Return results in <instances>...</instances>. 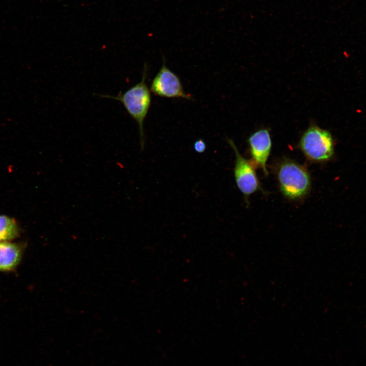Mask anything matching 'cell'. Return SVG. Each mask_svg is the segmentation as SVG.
<instances>
[{"instance_id":"obj_1","label":"cell","mask_w":366,"mask_h":366,"mask_svg":"<svg viewBox=\"0 0 366 366\" xmlns=\"http://www.w3.org/2000/svg\"><path fill=\"white\" fill-rule=\"evenodd\" d=\"M274 171L280 191L286 199L300 200L309 194L311 178L305 166L283 158L277 164Z\"/></svg>"},{"instance_id":"obj_2","label":"cell","mask_w":366,"mask_h":366,"mask_svg":"<svg viewBox=\"0 0 366 366\" xmlns=\"http://www.w3.org/2000/svg\"><path fill=\"white\" fill-rule=\"evenodd\" d=\"M147 66L145 64L141 81L126 91L116 96L101 95L100 97L117 100L124 106L131 117L137 123L141 149L144 146L143 124L151 104V94L147 83Z\"/></svg>"},{"instance_id":"obj_3","label":"cell","mask_w":366,"mask_h":366,"mask_svg":"<svg viewBox=\"0 0 366 366\" xmlns=\"http://www.w3.org/2000/svg\"><path fill=\"white\" fill-rule=\"evenodd\" d=\"M297 146L310 162L324 163L334 154V141L330 133L311 123L302 134Z\"/></svg>"},{"instance_id":"obj_4","label":"cell","mask_w":366,"mask_h":366,"mask_svg":"<svg viewBox=\"0 0 366 366\" xmlns=\"http://www.w3.org/2000/svg\"><path fill=\"white\" fill-rule=\"evenodd\" d=\"M228 142L235 156L234 175L237 188L244 196L247 202L249 197L258 191H262L256 167L250 160L246 159L238 151L232 140Z\"/></svg>"},{"instance_id":"obj_5","label":"cell","mask_w":366,"mask_h":366,"mask_svg":"<svg viewBox=\"0 0 366 366\" xmlns=\"http://www.w3.org/2000/svg\"><path fill=\"white\" fill-rule=\"evenodd\" d=\"M154 95L167 98H181L193 100L192 96L186 93L178 76L166 66L163 65L152 79L150 87Z\"/></svg>"},{"instance_id":"obj_6","label":"cell","mask_w":366,"mask_h":366,"mask_svg":"<svg viewBox=\"0 0 366 366\" xmlns=\"http://www.w3.org/2000/svg\"><path fill=\"white\" fill-rule=\"evenodd\" d=\"M247 142L251 161L256 168L261 169L265 176L268 175L266 164L272 148L269 130H257L249 137Z\"/></svg>"},{"instance_id":"obj_7","label":"cell","mask_w":366,"mask_h":366,"mask_svg":"<svg viewBox=\"0 0 366 366\" xmlns=\"http://www.w3.org/2000/svg\"><path fill=\"white\" fill-rule=\"evenodd\" d=\"M24 245L11 241H0V271L9 272L16 269L20 263Z\"/></svg>"},{"instance_id":"obj_8","label":"cell","mask_w":366,"mask_h":366,"mask_svg":"<svg viewBox=\"0 0 366 366\" xmlns=\"http://www.w3.org/2000/svg\"><path fill=\"white\" fill-rule=\"evenodd\" d=\"M20 229L13 218L0 215V241H11L20 235Z\"/></svg>"},{"instance_id":"obj_9","label":"cell","mask_w":366,"mask_h":366,"mask_svg":"<svg viewBox=\"0 0 366 366\" xmlns=\"http://www.w3.org/2000/svg\"><path fill=\"white\" fill-rule=\"evenodd\" d=\"M194 149L198 153H203L206 149L205 142L201 139H198L194 143Z\"/></svg>"}]
</instances>
